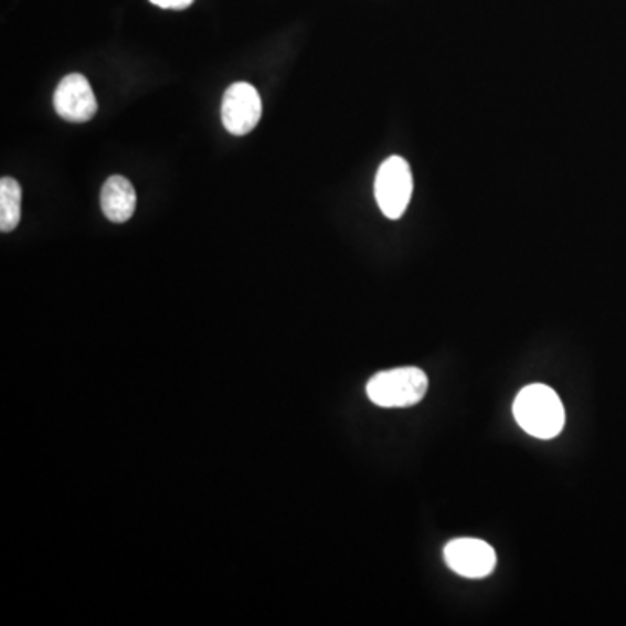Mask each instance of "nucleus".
<instances>
[{"instance_id": "obj_1", "label": "nucleus", "mask_w": 626, "mask_h": 626, "mask_svg": "<svg viewBox=\"0 0 626 626\" xmlns=\"http://www.w3.org/2000/svg\"><path fill=\"white\" fill-rule=\"evenodd\" d=\"M513 416L522 431L543 441L561 434L565 423L561 399L550 386L540 383L520 390L513 402Z\"/></svg>"}, {"instance_id": "obj_2", "label": "nucleus", "mask_w": 626, "mask_h": 626, "mask_svg": "<svg viewBox=\"0 0 626 626\" xmlns=\"http://www.w3.org/2000/svg\"><path fill=\"white\" fill-rule=\"evenodd\" d=\"M368 397L380 407H410L425 397L428 378L420 368H397L374 374L368 383Z\"/></svg>"}, {"instance_id": "obj_3", "label": "nucleus", "mask_w": 626, "mask_h": 626, "mask_svg": "<svg viewBox=\"0 0 626 626\" xmlns=\"http://www.w3.org/2000/svg\"><path fill=\"white\" fill-rule=\"evenodd\" d=\"M413 172H411L407 160L402 157H389L378 169L374 197H376L381 213L390 220L404 216L411 195H413Z\"/></svg>"}, {"instance_id": "obj_4", "label": "nucleus", "mask_w": 626, "mask_h": 626, "mask_svg": "<svg viewBox=\"0 0 626 626\" xmlns=\"http://www.w3.org/2000/svg\"><path fill=\"white\" fill-rule=\"evenodd\" d=\"M262 98L256 87L235 83L225 91L222 103V123L234 136H246L262 120Z\"/></svg>"}, {"instance_id": "obj_5", "label": "nucleus", "mask_w": 626, "mask_h": 626, "mask_svg": "<svg viewBox=\"0 0 626 626\" xmlns=\"http://www.w3.org/2000/svg\"><path fill=\"white\" fill-rule=\"evenodd\" d=\"M54 110L68 123L83 124L95 117L98 112L95 91L83 74H70L63 77L54 91Z\"/></svg>"}, {"instance_id": "obj_6", "label": "nucleus", "mask_w": 626, "mask_h": 626, "mask_svg": "<svg viewBox=\"0 0 626 626\" xmlns=\"http://www.w3.org/2000/svg\"><path fill=\"white\" fill-rule=\"evenodd\" d=\"M444 559L450 571L470 580L489 576L496 567V552L491 544L474 538H459L447 543Z\"/></svg>"}, {"instance_id": "obj_7", "label": "nucleus", "mask_w": 626, "mask_h": 626, "mask_svg": "<svg viewBox=\"0 0 626 626\" xmlns=\"http://www.w3.org/2000/svg\"><path fill=\"white\" fill-rule=\"evenodd\" d=\"M102 209L112 223H126L136 209V192L131 181L124 177H112L102 189Z\"/></svg>"}, {"instance_id": "obj_8", "label": "nucleus", "mask_w": 626, "mask_h": 626, "mask_svg": "<svg viewBox=\"0 0 626 626\" xmlns=\"http://www.w3.org/2000/svg\"><path fill=\"white\" fill-rule=\"evenodd\" d=\"M21 220V187L13 178L0 180V230L13 232Z\"/></svg>"}, {"instance_id": "obj_9", "label": "nucleus", "mask_w": 626, "mask_h": 626, "mask_svg": "<svg viewBox=\"0 0 626 626\" xmlns=\"http://www.w3.org/2000/svg\"><path fill=\"white\" fill-rule=\"evenodd\" d=\"M193 4V0H172L171 9H177V11H181V9L190 8Z\"/></svg>"}, {"instance_id": "obj_10", "label": "nucleus", "mask_w": 626, "mask_h": 626, "mask_svg": "<svg viewBox=\"0 0 626 626\" xmlns=\"http://www.w3.org/2000/svg\"><path fill=\"white\" fill-rule=\"evenodd\" d=\"M153 6H159L162 9H171L172 0H150Z\"/></svg>"}]
</instances>
